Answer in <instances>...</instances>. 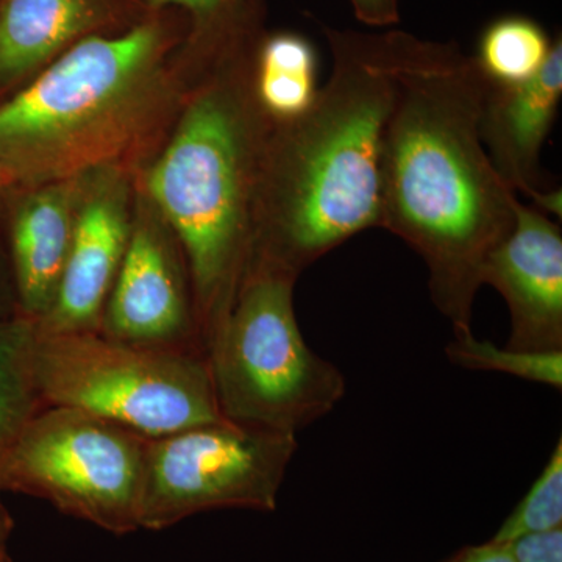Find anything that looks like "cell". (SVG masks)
Masks as SVG:
<instances>
[{"label": "cell", "mask_w": 562, "mask_h": 562, "mask_svg": "<svg viewBox=\"0 0 562 562\" xmlns=\"http://www.w3.org/2000/svg\"><path fill=\"white\" fill-rule=\"evenodd\" d=\"M319 58L312 40L297 32H265L251 61V92L271 125L286 124L306 113L321 85Z\"/></svg>", "instance_id": "cell-15"}, {"label": "cell", "mask_w": 562, "mask_h": 562, "mask_svg": "<svg viewBox=\"0 0 562 562\" xmlns=\"http://www.w3.org/2000/svg\"><path fill=\"white\" fill-rule=\"evenodd\" d=\"M490 284L508 305L517 350H562V233L539 209L519 202L512 233L484 262Z\"/></svg>", "instance_id": "cell-11"}, {"label": "cell", "mask_w": 562, "mask_h": 562, "mask_svg": "<svg viewBox=\"0 0 562 562\" xmlns=\"http://www.w3.org/2000/svg\"><path fill=\"white\" fill-rule=\"evenodd\" d=\"M295 436L221 419L149 439L140 530L220 509L276 512Z\"/></svg>", "instance_id": "cell-8"}, {"label": "cell", "mask_w": 562, "mask_h": 562, "mask_svg": "<svg viewBox=\"0 0 562 562\" xmlns=\"http://www.w3.org/2000/svg\"><path fill=\"white\" fill-rule=\"evenodd\" d=\"M88 173L21 188L11 202L3 238L16 313L29 319H43L54 305Z\"/></svg>", "instance_id": "cell-14"}, {"label": "cell", "mask_w": 562, "mask_h": 562, "mask_svg": "<svg viewBox=\"0 0 562 562\" xmlns=\"http://www.w3.org/2000/svg\"><path fill=\"white\" fill-rule=\"evenodd\" d=\"M35 321L20 313L0 317V464L44 408L33 375Z\"/></svg>", "instance_id": "cell-16"}, {"label": "cell", "mask_w": 562, "mask_h": 562, "mask_svg": "<svg viewBox=\"0 0 562 562\" xmlns=\"http://www.w3.org/2000/svg\"><path fill=\"white\" fill-rule=\"evenodd\" d=\"M446 355L453 364L472 371L508 373L527 382L547 384L561 391L562 350L530 351L498 347L476 338L472 330L453 333L446 347Z\"/></svg>", "instance_id": "cell-18"}, {"label": "cell", "mask_w": 562, "mask_h": 562, "mask_svg": "<svg viewBox=\"0 0 562 562\" xmlns=\"http://www.w3.org/2000/svg\"><path fill=\"white\" fill-rule=\"evenodd\" d=\"M324 33L330 77L312 109L272 125L255 203L250 258L295 279L358 233L380 227L384 125L394 101L390 33Z\"/></svg>", "instance_id": "cell-3"}, {"label": "cell", "mask_w": 562, "mask_h": 562, "mask_svg": "<svg viewBox=\"0 0 562 562\" xmlns=\"http://www.w3.org/2000/svg\"><path fill=\"white\" fill-rule=\"evenodd\" d=\"M179 10L70 47L0 102V162L20 188L102 168L138 173L183 105L201 58Z\"/></svg>", "instance_id": "cell-2"}, {"label": "cell", "mask_w": 562, "mask_h": 562, "mask_svg": "<svg viewBox=\"0 0 562 562\" xmlns=\"http://www.w3.org/2000/svg\"><path fill=\"white\" fill-rule=\"evenodd\" d=\"M14 530V520L0 498V562H13L10 553V539Z\"/></svg>", "instance_id": "cell-26"}, {"label": "cell", "mask_w": 562, "mask_h": 562, "mask_svg": "<svg viewBox=\"0 0 562 562\" xmlns=\"http://www.w3.org/2000/svg\"><path fill=\"white\" fill-rule=\"evenodd\" d=\"M99 331L138 346L205 355L183 249L138 179L131 239Z\"/></svg>", "instance_id": "cell-9"}, {"label": "cell", "mask_w": 562, "mask_h": 562, "mask_svg": "<svg viewBox=\"0 0 562 562\" xmlns=\"http://www.w3.org/2000/svg\"><path fill=\"white\" fill-rule=\"evenodd\" d=\"M442 562H516L506 543L490 541L480 546H468L450 554Z\"/></svg>", "instance_id": "cell-23"}, {"label": "cell", "mask_w": 562, "mask_h": 562, "mask_svg": "<svg viewBox=\"0 0 562 562\" xmlns=\"http://www.w3.org/2000/svg\"><path fill=\"white\" fill-rule=\"evenodd\" d=\"M557 528H562V439H558L541 475L491 539L506 543Z\"/></svg>", "instance_id": "cell-19"}, {"label": "cell", "mask_w": 562, "mask_h": 562, "mask_svg": "<svg viewBox=\"0 0 562 562\" xmlns=\"http://www.w3.org/2000/svg\"><path fill=\"white\" fill-rule=\"evenodd\" d=\"M506 546L516 562H562V528L530 532Z\"/></svg>", "instance_id": "cell-21"}, {"label": "cell", "mask_w": 562, "mask_h": 562, "mask_svg": "<svg viewBox=\"0 0 562 562\" xmlns=\"http://www.w3.org/2000/svg\"><path fill=\"white\" fill-rule=\"evenodd\" d=\"M16 313V299H14L13 281H11L9 261L0 255V317Z\"/></svg>", "instance_id": "cell-25"}, {"label": "cell", "mask_w": 562, "mask_h": 562, "mask_svg": "<svg viewBox=\"0 0 562 562\" xmlns=\"http://www.w3.org/2000/svg\"><path fill=\"white\" fill-rule=\"evenodd\" d=\"M295 281L250 258L231 312L205 351L225 419L297 435L346 395L344 373L303 338Z\"/></svg>", "instance_id": "cell-5"}, {"label": "cell", "mask_w": 562, "mask_h": 562, "mask_svg": "<svg viewBox=\"0 0 562 562\" xmlns=\"http://www.w3.org/2000/svg\"><path fill=\"white\" fill-rule=\"evenodd\" d=\"M562 98V40L538 76L514 87L487 83L484 92L480 135L492 165L514 192L532 199L541 211L561 220V190L541 184V154L549 138Z\"/></svg>", "instance_id": "cell-12"}, {"label": "cell", "mask_w": 562, "mask_h": 562, "mask_svg": "<svg viewBox=\"0 0 562 562\" xmlns=\"http://www.w3.org/2000/svg\"><path fill=\"white\" fill-rule=\"evenodd\" d=\"M147 0H0V102L91 36L127 31Z\"/></svg>", "instance_id": "cell-13"}, {"label": "cell", "mask_w": 562, "mask_h": 562, "mask_svg": "<svg viewBox=\"0 0 562 562\" xmlns=\"http://www.w3.org/2000/svg\"><path fill=\"white\" fill-rule=\"evenodd\" d=\"M20 190L21 188L18 187L16 181L7 171L5 166L0 162V238H3L11 202H13L14 195Z\"/></svg>", "instance_id": "cell-24"}, {"label": "cell", "mask_w": 562, "mask_h": 562, "mask_svg": "<svg viewBox=\"0 0 562 562\" xmlns=\"http://www.w3.org/2000/svg\"><path fill=\"white\" fill-rule=\"evenodd\" d=\"M150 11L179 10L190 22L188 41L206 46L265 9V0H147Z\"/></svg>", "instance_id": "cell-20"}, {"label": "cell", "mask_w": 562, "mask_h": 562, "mask_svg": "<svg viewBox=\"0 0 562 562\" xmlns=\"http://www.w3.org/2000/svg\"><path fill=\"white\" fill-rule=\"evenodd\" d=\"M149 438L94 414L46 406L0 464V494L18 492L124 536L140 530Z\"/></svg>", "instance_id": "cell-7"}, {"label": "cell", "mask_w": 562, "mask_h": 562, "mask_svg": "<svg viewBox=\"0 0 562 562\" xmlns=\"http://www.w3.org/2000/svg\"><path fill=\"white\" fill-rule=\"evenodd\" d=\"M355 16L369 27H390L401 21L398 0H350Z\"/></svg>", "instance_id": "cell-22"}, {"label": "cell", "mask_w": 562, "mask_h": 562, "mask_svg": "<svg viewBox=\"0 0 562 562\" xmlns=\"http://www.w3.org/2000/svg\"><path fill=\"white\" fill-rule=\"evenodd\" d=\"M265 18L206 55L171 131L138 173L190 269L203 350L231 312L254 243L255 203L272 125L251 92Z\"/></svg>", "instance_id": "cell-4"}, {"label": "cell", "mask_w": 562, "mask_h": 562, "mask_svg": "<svg viewBox=\"0 0 562 562\" xmlns=\"http://www.w3.org/2000/svg\"><path fill=\"white\" fill-rule=\"evenodd\" d=\"M32 355L44 408L80 409L149 439L225 419L203 353L43 331L35 322Z\"/></svg>", "instance_id": "cell-6"}, {"label": "cell", "mask_w": 562, "mask_h": 562, "mask_svg": "<svg viewBox=\"0 0 562 562\" xmlns=\"http://www.w3.org/2000/svg\"><path fill=\"white\" fill-rule=\"evenodd\" d=\"M387 33L394 101L384 125L380 228L425 262L431 302L453 333L472 330L484 262L512 233L520 202L480 135L487 81L457 43Z\"/></svg>", "instance_id": "cell-1"}, {"label": "cell", "mask_w": 562, "mask_h": 562, "mask_svg": "<svg viewBox=\"0 0 562 562\" xmlns=\"http://www.w3.org/2000/svg\"><path fill=\"white\" fill-rule=\"evenodd\" d=\"M552 46L553 41L539 22L522 14H508L484 29L472 57L487 83L514 87L538 76Z\"/></svg>", "instance_id": "cell-17"}, {"label": "cell", "mask_w": 562, "mask_h": 562, "mask_svg": "<svg viewBox=\"0 0 562 562\" xmlns=\"http://www.w3.org/2000/svg\"><path fill=\"white\" fill-rule=\"evenodd\" d=\"M136 173H88L68 260L54 305L36 327L49 333L99 331L124 260L135 211Z\"/></svg>", "instance_id": "cell-10"}]
</instances>
